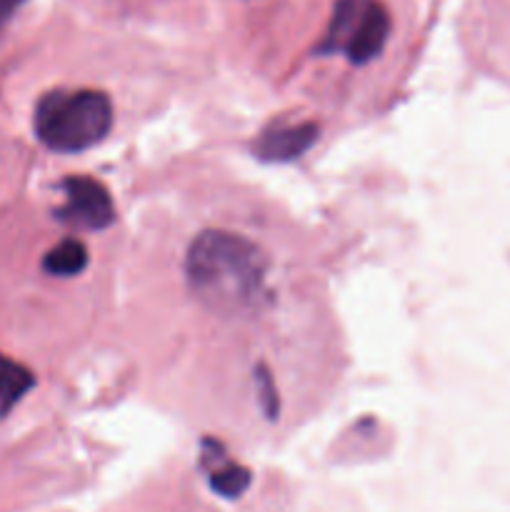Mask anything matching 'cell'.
Instances as JSON below:
<instances>
[{
    "instance_id": "cell-1",
    "label": "cell",
    "mask_w": 510,
    "mask_h": 512,
    "mask_svg": "<svg viewBox=\"0 0 510 512\" xmlns=\"http://www.w3.org/2000/svg\"><path fill=\"white\" fill-rule=\"evenodd\" d=\"M115 125L113 100L95 88L53 90L38 100L33 128L53 153H83L110 135Z\"/></svg>"
},
{
    "instance_id": "cell-2",
    "label": "cell",
    "mask_w": 510,
    "mask_h": 512,
    "mask_svg": "<svg viewBox=\"0 0 510 512\" xmlns=\"http://www.w3.org/2000/svg\"><path fill=\"white\" fill-rule=\"evenodd\" d=\"M390 38V13L378 0H335L320 53L343 55L365 65L378 58Z\"/></svg>"
},
{
    "instance_id": "cell-3",
    "label": "cell",
    "mask_w": 510,
    "mask_h": 512,
    "mask_svg": "<svg viewBox=\"0 0 510 512\" xmlns=\"http://www.w3.org/2000/svg\"><path fill=\"white\" fill-rule=\"evenodd\" d=\"M30 385H33V375L15 360L0 355V413L13 408Z\"/></svg>"
},
{
    "instance_id": "cell-4",
    "label": "cell",
    "mask_w": 510,
    "mask_h": 512,
    "mask_svg": "<svg viewBox=\"0 0 510 512\" xmlns=\"http://www.w3.org/2000/svg\"><path fill=\"white\" fill-rule=\"evenodd\" d=\"M23 3H25V0H0V30H3L5 25L10 23V18L18 13V8Z\"/></svg>"
}]
</instances>
